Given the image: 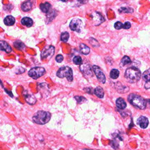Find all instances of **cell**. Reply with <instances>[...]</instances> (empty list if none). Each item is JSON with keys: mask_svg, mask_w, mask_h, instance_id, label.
<instances>
[{"mask_svg": "<svg viewBox=\"0 0 150 150\" xmlns=\"http://www.w3.org/2000/svg\"><path fill=\"white\" fill-rule=\"evenodd\" d=\"M141 73L140 70L135 67L128 68L125 72L124 77L129 83H135L141 79Z\"/></svg>", "mask_w": 150, "mask_h": 150, "instance_id": "6da1fadb", "label": "cell"}, {"mask_svg": "<svg viewBox=\"0 0 150 150\" xmlns=\"http://www.w3.org/2000/svg\"><path fill=\"white\" fill-rule=\"evenodd\" d=\"M128 101L133 106L140 110L145 109L146 105V102L145 100L141 96L134 93L130 94L128 96Z\"/></svg>", "mask_w": 150, "mask_h": 150, "instance_id": "7a4b0ae2", "label": "cell"}, {"mask_svg": "<svg viewBox=\"0 0 150 150\" xmlns=\"http://www.w3.org/2000/svg\"><path fill=\"white\" fill-rule=\"evenodd\" d=\"M51 114L49 112L45 111H39L33 117V121L34 122L43 125L46 124L50 120Z\"/></svg>", "mask_w": 150, "mask_h": 150, "instance_id": "3957f363", "label": "cell"}, {"mask_svg": "<svg viewBox=\"0 0 150 150\" xmlns=\"http://www.w3.org/2000/svg\"><path fill=\"white\" fill-rule=\"evenodd\" d=\"M56 75L57 77L60 78H63L64 77H66L67 80L71 82L73 80V75L71 69L68 66H64L60 67L59 70L57 71Z\"/></svg>", "mask_w": 150, "mask_h": 150, "instance_id": "277c9868", "label": "cell"}, {"mask_svg": "<svg viewBox=\"0 0 150 150\" xmlns=\"http://www.w3.org/2000/svg\"><path fill=\"white\" fill-rule=\"evenodd\" d=\"M45 69L42 67H35L29 71L28 74L33 79H37L42 76L45 73Z\"/></svg>", "mask_w": 150, "mask_h": 150, "instance_id": "5b68a950", "label": "cell"}, {"mask_svg": "<svg viewBox=\"0 0 150 150\" xmlns=\"http://www.w3.org/2000/svg\"><path fill=\"white\" fill-rule=\"evenodd\" d=\"M54 53V47L53 46H45L41 52V57L42 59H50Z\"/></svg>", "mask_w": 150, "mask_h": 150, "instance_id": "8992f818", "label": "cell"}, {"mask_svg": "<svg viewBox=\"0 0 150 150\" xmlns=\"http://www.w3.org/2000/svg\"><path fill=\"white\" fill-rule=\"evenodd\" d=\"M80 70L83 75L86 77L93 76V67L89 63H83L80 66Z\"/></svg>", "mask_w": 150, "mask_h": 150, "instance_id": "52a82bcc", "label": "cell"}, {"mask_svg": "<svg viewBox=\"0 0 150 150\" xmlns=\"http://www.w3.org/2000/svg\"><path fill=\"white\" fill-rule=\"evenodd\" d=\"M93 70L98 80L103 84L105 83V75L103 73L102 70L98 66H96V65L93 66Z\"/></svg>", "mask_w": 150, "mask_h": 150, "instance_id": "ba28073f", "label": "cell"}, {"mask_svg": "<svg viewBox=\"0 0 150 150\" xmlns=\"http://www.w3.org/2000/svg\"><path fill=\"white\" fill-rule=\"evenodd\" d=\"M69 26L72 30L76 32H80L82 27V21L81 20L77 18L74 19L70 22Z\"/></svg>", "mask_w": 150, "mask_h": 150, "instance_id": "9c48e42d", "label": "cell"}, {"mask_svg": "<svg viewBox=\"0 0 150 150\" xmlns=\"http://www.w3.org/2000/svg\"><path fill=\"white\" fill-rule=\"evenodd\" d=\"M92 16V21L93 25L95 26L99 25L101 23L104 21V18L101 15V14L98 12H94L91 15Z\"/></svg>", "mask_w": 150, "mask_h": 150, "instance_id": "30bf717a", "label": "cell"}, {"mask_svg": "<svg viewBox=\"0 0 150 150\" xmlns=\"http://www.w3.org/2000/svg\"><path fill=\"white\" fill-rule=\"evenodd\" d=\"M149 124V121L148 118L144 116H141L137 120V124L141 128H146Z\"/></svg>", "mask_w": 150, "mask_h": 150, "instance_id": "8fae6325", "label": "cell"}, {"mask_svg": "<svg viewBox=\"0 0 150 150\" xmlns=\"http://www.w3.org/2000/svg\"><path fill=\"white\" fill-rule=\"evenodd\" d=\"M0 50L5 52L7 53H10L12 51L10 45L4 40H0Z\"/></svg>", "mask_w": 150, "mask_h": 150, "instance_id": "7c38bea8", "label": "cell"}, {"mask_svg": "<svg viewBox=\"0 0 150 150\" xmlns=\"http://www.w3.org/2000/svg\"><path fill=\"white\" fill-rule=\"evenodd\" d=\"M25 99L26 103L30 105H33L36 103V97L32 94H26L25 95Z\"/></svg>", "mask_w": 150, "mask_h": 150, "instance_id": "4fadbf2b", "label": "cell"}, {"mask_svg": "<svg viewBox=\"0 0 150 150\" xmlns=\"http://www.w3.org/2000/svg\"><path fill=\"white\" fill-rule=\"evenodd\" d=\"M32 2L30 0H28L25 2H24L22 5H21V9L22 11L27 12L29 11L32 9Z\"/></svg>", "mask_w": 150, "mask_h": 150, "instance_id": "5bb4252c", "label": "cell"}, {"mask_svg": "<svg viewBox=\"0 0 150 150\" xmlns=\"http://www.w3.org/2000/svg\"><path fill=\"white\" fill-rule=\"evenodd\" d=\"M116 105L118 108L120 110H123L127 107V104L122 98L120 97L116 100Z\"/></svg>", "mask_w": 150, "mask_h": 150, "instance_id": "9a60e30c", "label": "cell"}, {"mask_svg": "<svg viewBox=\"0 0 150 150\" xmlns=\"http://www.w3.org/2000/svg\"><path fill=\"white\" fill-rule=\"evenodd\" d=\"M40 9L44 13H49L50 11V9L51 8V5L49 2L42 3L39 5Z\"/></svg>", "mask_w": 150, "mask_h": 150, "instance_id": "2e32d148", "label": "cell"}, {"mask_svg": "<svg viewBox=\"0 0 150 150\" xmlns=\"http://www.w3.org/2000/svg\"><path fill=\"white\" fill-rule=\"evenodd\" d=\"M15 19L13 16L11 15L7 16L4 19V23L7 26H12L15 23Z\"/></svg>", "mask_w": 150, "mask_h": 150, "instance_id": "e0dca14e", "label": "cell"}, {"mask_svg": "<svg viewBox=\"0 0 150 150\" xmlns=\"http://www.w3.org/2000/svg\"><path fill=\"white\" fill-rule=\"evenodd\" d=\"M21 23L24 26H26L27 27H30L33 25V21L30 18L25 17L22 19Z\"/></svg>", "mask_w": 150, "mask_h": 150, "instance_id": "ac0fdd59", "label": "cell"}, {"mask_svg": "<svg viewBox=\"0 0 150 150\" xmlns=\"http://www.w3.org/2000/svg\"><path fill=\"white\" fill-rule=\"evenodd\" d=\"M94 94L96 95L97 97H98L100 98H102L104 97V90L101 87H97L94 90Z\"/></svg>", "mask_w": 150, "mask_h": 150, "instance_id": "d6986e66", "label": "cell"}, {"mask_svg": "<svg viewBox=\"0 0 150 150\" xmlns=\"http://www.w3.org/2000/svg\"><path fill=\"white\" fill-rule=\"evenodd\" d=\"M80 50L83 54L85 55L88 54L90 51V48L84 43H81L80 45Z\"/></svg>", "mask_w": 150, "mask_h": 150, "instance_id": "ffe728a7", "label": "cell"}, {"mask_svg": "<svg viewBox=\"0 0 150 150\" xmlns=\"http://www.w3.org/2000/svg\"><path fill=\"white\" fill-rule=\"evenodd\" d=\"M119 74H120V73H119V71L117 70V69H112L110 71V77L112 79H116L119 76Z\"/></svg>", "mask_w": 150, "mask_h": 150, "instance_id": "44dd1931", "label": "cell"}, {"mask_svg": "<svg viewBox=\"0 0 150 150\" xmlns=\"http://www.w3.org/2000/svg\"><path fill=\"white\" fill-rule=\"evenodd\" d=\"M118 11L120 13H132L134 9L130 7H121Z\"/></svg>", "mask_w": 150, "mask_h": 150, "instance_id": "7402d4cb", "label": "cell"}, {"mask_svg": "<svg viewBox=\"0 0 150 150\" xmlns=\"http://www.w3.org/2000/svg\"><path fill=\"white\" fill-rule=\"evenodd\" d=\"M142 77L143 79L146 81H148L150 80V68H149L148 70H145L144 72L142 74Z\"/></svg>", "mask_w": 150, "mask_h": 150, "instance_id": "603a6c76", "label": "cell"}, {"mask_svg": "<svg viewBox=\"0 0 150 150\" xmlns=\"http://www.w3.org/2000/svg\"><path fill=\"white\" fill-rule=\"evenodd\" d=\"M131 62V61L130 58L127 56H124L122 58L121 60V64L122 66H125V65H127L128 64H129Z\"/></svg>", "mask_w": 150, "mask_h": 150, "instance_id": "cb8c5ba5", "label": "cell"}, {"mask_svg": "<svg viewBox=\"0 0 150 150\" xmlns=\"http://www.w3.org/2000/svg\"><path fill=\"white\" fill-rule=\"evenodd\" d=\"M69 38V34L67 32H64L62 33L60 39L62 42H66L68 40Z\"/></svg>", "mask_w": 150, "mask_h": 150, "instance_id": "d4e9b609", "label": "cell"}, {"mask_svg": "<svg viewBox=\"0 0 150 150\" xmlns=\"http://www.w3.org/2000/svg\"><path fill=\"white\" fill-rule=\"evenodd\" d=\"M13 46H15V47L18 49L19 50H21V49H23L24 47H25V45L24 44L21 42V41H16L13 43Z\"/></svg>", "mask_w": 150, "mask_h": 150, "instance_id": "484cf974", "label": "cell"}, {"mask_svg": "<svg viewBox=\"0 0 150 150\" xmlns=\"http://www.w3.org/2000/svg\"><path fill=\"white\" fill-rule=\"evenodd\" d=\"M73 62L75 64H80L82 63V59L79 56H76L73 57Z\"/></svg>", "mask_w": 150, "mask_h": 150, "instance_id": "4316f807", "label": "cell"}, {"mask_svg": "<svg viewBox=\"0 0 150 150\" xmlns=\"http://www.w3.org/2000/svg\"><path fill=\"white\" fill-rule=\"evenodd\" d=\"M74 98L78 104H82L86 101V98L83 96H75Z\"/></svg>", "mask_w": 150, "mask_h": 150, "instance_id": "83f0119b", "label": "cell"}, {"mask_svg": "<svg viewBox=\"0 0 150 150\" xmlns=\"http://www.w3.org/2000/svg\"><path fill=\"white\" fill-rule=\"evenodd\" d=\"M117 139H114L113 140H112L111 141V146L114 148V149H117L118 147V143L117 142Z\"/></svg>", "mask_w": 150, "mask_h": 150, "instance_id": "f1b7e54d", "label": "cell"}, {"mask_svg": "<svg viewBox=\"0 0 150 150\" xmlns=\"http://www.w3.org/2000/svg\"><path fill=\"white\" fill-rule=\"evenodd\" d=\"M122 26H123V24L121 22H117L114 24V28L117 30L121 29V28H122Z\"/></svg>", "mask_w": 150, "mask_h": 150, "instance_id": "f546056e", "label": "cell"}, {"mask_svg": "<svg viewBox=\"0 0 150 150\" xmlns=\"http://www.w3.org/2000/svg\"><path fill=\"white\" fill-rule=\"evenodd\" d=\"M56 60L58 63H61L63 60V56L62 54H58L56 56Z\"/></svg>", "mask_w": 150, "mask_h": 150, "instance_id": "4dcf8cb0", "label": "cell"}, {"mask_svg": "<svg viewBox=\"0 0 150 150\" xmlns=\"http://www.w3.org/2000/svg\"><path fill=\"white\" fill-rule=\"evenodd\" d=\"M131 23L130 22H125L124 24H123V26H122V28L123 29H128L129 28H131Z\"/></svg>", "mask_w": 150, "mask_h": 150, "instance_id": "1f68e13d", "label": "cell"}, {"mask_svg": "<svg viewBox=\"0 0 150 150\" xmlns=\"http://www.w3.org/2000/svg\"><path fill=\"white\" fill-rule=\"evenodd\" d=\"M145 88L146 89H149L150 88V80L148 81H146L145 84Z\"/></svg>", "mask_w": 150, "mask_h": 150, "instance_id": "d6a6232c", "label": "cell"}, {"mask_svg": "<svg viewBox=\"0 0 150 150\" xmlns=\"http://www.w3.org/2000/svg\"><path fill=\"white\" fill-rule=\"evenodd\" d=\"M84 90L88 93H90V94H92L93 92H92V88H85Z\"/></svg>", "mask_w": 150, "mask_h": 150, "instance_id": "836d02e7", "label": "cell"}, {"mask_svg": "<svg viewBox=\"0 0 150 150\" xmlns=\"http://www.w3.org/2000/svg\"><path fill=\"white\" fill-rule=\"evenodd\" d=\"M60 1H63V2H66V1H67V0H60Z\"/></svg>", "mask_w": 150, "mask_h": 150, "instance_id": "e575fe53", "label": "cell"}, {"mask_svg": "<svg viewBox=\"0 0 150 150\" xmlns=\"http://www.w3.org/2000/svg\"><path fill=\"white\" fill-rule=\"evenodd\" d=\"M84 150H93V149H85Z\"/></svg>", "mask_w": 150, "mask_h": 150, "instance_id": "d590c367", "label": "cell"}, {"mask_svg": "<svg viewBox=\"0 0 150 150\" xmlns=\"http://www.w3.org/2000/svg\"><path fill=\"white\" fill-rule=\"evenodd\" d=\"M149 103H150V100H149Z\"/></svg>", "mask_w": 150, "mask_h": 150, "instance_id": "8d00e7d4", "label": "cell"}]
</instances>
